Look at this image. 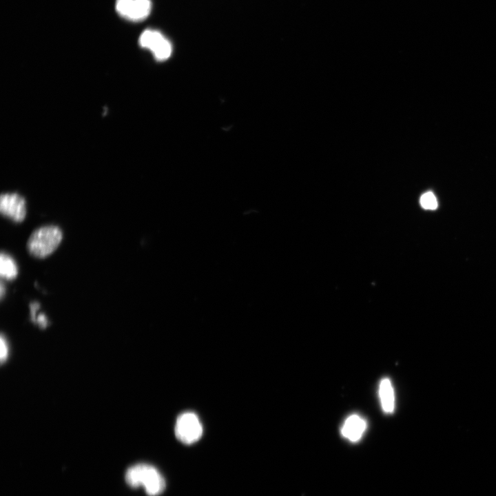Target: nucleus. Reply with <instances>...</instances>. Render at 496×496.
Here are the masks:
<instances>
[{
    "label": "nucleus",
    "mask_w": 496,
    "mask_h": 496,
    "mask_svg": "<svg viewBox=\"0 0 496 496\" xmlns=\"http://www.w3.org/2000/svg\"><path fill=\"white\" fill-rule=\"evenodd\" d=\"M125 480L132 487H144L149 496L160 495L165 487V479L160 472L147 464H137L129 468Z\"/></svg>",
    "instance_id": "obj_1"
},
{
    "label": "nucleus",
    "mask_w": 496,
    "mask_h": 496,
    "mask_svg": "<svg viewBox=\"0 0 496 496\" xmlns=\"http://www.w3.org/2000/svg\"><path fill=\"white\" fill-rule=\"evenodd\" d=\"M63 238L61 229L55 225L43 226L34 230L27 242V249L33 256L45 258L60 245Z\"/></svg>",
    "instance_id": "obj_2"
},
{
    "label": "nucleus",
    "mask_w": 496,
    "mask_h": 496,
    "mask_svg": "<svg viewBox=\"0 0 496 496\" xmlns=\"http://www.w3.org/2000/svg\"><path fill=\"white\" fill-rule=\"evenodd\" d=\"M174 431L179 441L186 444H191L201 437L203 428L197 415L187 411L181 413L177 417Z\"/></svg>",
    "instance_id": "obj_3"
},
{
    "label": "nucleus",
    "mask_w": 496,
    "mask_h": 496,
    "mask_svg": "<svg viewBox=\"0 0 496 496\" xmlns=\"http://www.w3.org/2000/svg\"><path fill=\"white\" fill-rule=\"evenodd\" d=\"M139 44L141 47L150 50L158 61H165L172 54L171 43L156 30H145L140 36Z\"/></svg>",
    "instance_id": "obj_4"
},
{
    "label": "nucleus",
    "mask_w": 496,
    "mask_h": 496,
    "mask_svg": "<svg viewBox=\"0 0 496 496\" xmlns=\"http://www.w3.org/2000/svg\"><path fill=\"white\" fill-rule=\"evenodd\" d=\"M1 214L16 223L22 222L26 215V203L17 193L2 194L0 198Z\"/></svg>",
    "instance_id": "obj_5"
},
{
    "label": "nucleus",
    "mask_w": 496,
    "mask_h": 496,
    "mask_svg": "<svg viewBox=\"0 0 496 496\" xmlns=\"http://www.w3.org/2000/svg\"><path fill=\"white\" fill-rule=\"evenodd\" d=\"M366 424L365 420L358 415L349 416L341 429L342 435L351 442L358 441L362 436Z\"/></svg>",
    "instance_id": "obj_6"
},
{
    "label": "nucleus",
    "mask_w": 496,
    "mask_h": 496,
    "mask_svg": "<svg viewBox=\"0 0 496 496\" xmlns=\"http://www.w3.org/2000/svg\"><path fill=\"white\" fill-rule=\"evenodd\" d=\"M379 393L384 411L386 413H392L394 409V392L389 379L384 378L381 381Z\"/></svg>",
    "instance_id": "obj_7"
},
{
    "label": "nucleus",
    "mask_w": 496,
    "mask_h": 496,
    "mask_svg": "<svg viewBox=\"0 0 496 496\" xmlns=\"http://www.w3.org/2000/svg\"><path fill=\"white\" fill-rule=\"evenodd\" d=\"M152 8L150 0H134L127 19L132 21H141L146 18Z\"/></svg>",
    "instance_id": "obj_8"
},
{
    "label": "nucleus",
    "mask_w": 496,
    "mask_h": 496,
    "mask_svg": "<svg viewBox=\"0 0 496 496\" xmlns=\"http://www.w3.org/2000/svg\"><path fill=\"white\" fill-rule=\"evenodd\" d=\"M17 266L14 259L6 253L1 252L0 256V274L6 280L14 279L17 276Z\"/></svg>",
    "instance_id": "obj_9"
},
{
    "label": "nucleus",
    "mask_w": 496,
    "mask_h": 496,
    "mask_svg": "<svg viewBox=\"0 0 496 496\" xmlns=\"http://www.w3.org/2000/svg\"><path fill=\"white\" fill-rule=\"evenodd\" d=\"M420 203L421 206L426 209H435L437 207V201L435 195L431 192H426L420 197Z\"/></svg>",
    "instance_id": "obj_10"
},
{
    "label": "nucleus",
    "mask_w": 496,
    "mask_h": 496,
    "mask_svg": "<svg viewBox=\"0 0 496 496\" xmlns=\"http://www.w3.org/2000/svg\"><path fill=\"white\" fill-rule=\"evenodd\" d=\"M134 0H116V11L123 17L127 18Z\"/></svg>",
    "instance_id": "obj_11"
},
{
    "label": "nucleus",
    "mask_w": 496,
    "mask_h": 496,
    "mask_svg": "<svg viewBox=\"0 0 496 496\" xmlns=\"http://www.w3.org/2000/svg\"><path fill=\"white\" fill-rule=\"evenodd\" d=\"M0 347V358L1 361L3 363L8 358L9 353V347L3 335H1V337Z\"/></svg>",
    "instance_id": "obj_12"
},
{
    "label": "nucleus",
    "mask_w": 496,
    "mask_h": 496,
    "mask_svg": "<svg viewBox=\"0 0 496 496\" xmlns=\"http://www.w3.org/2000/svg\"><path fill=\"white\" fill-rule=\"evenodd\" d=\"M37 322L40 325L44 327L47 324V319L45 318V316L41 313L38 316Z\"/></svg>",
    "instance_id": "obj_13"
},
{
    "label": "nucleus",
    "mask_w": 496,
    "mask_h": 496,
    "mask_svg": "<svg viewBox=\"0 0 496 496\" xmlns=\"http://www.w3.org/2000/svg\"><path fill=\"white\" fill-rule=\"evenodd\" d=\"M0 288H1V291H0V292H1V298H2L3 296V293H4V285H3V284L2 282H1V287H0Z\"/></svg>",
    "instance_id": "obj_14"
}]
</instances>
